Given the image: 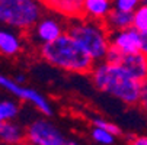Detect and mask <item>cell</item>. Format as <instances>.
Segmentation results:
<instances>
[{"label":"cell","mask_w":147,"mask_h":145,"mask_svg":"<svg viewBox=\"0 0 147 145\" xmlns=\"http://www.w3.org/2000/svg\"><path fill=\"white\" fill-rule=\"evenodd\" d=\"M90 77L98 90L108 93L125 105H138L143 83L131 77L122 65L99 61L90 71Z\"/></svg>","instance_id":"6da1fadb"},{"label":"cell","mask_w":147,"mask_h":145,"mask_svg":"<svg viewBox=\"0 0 147 145\" xmlns=\"http://www.w3.org/2000/svg\"><path fill=\"white\" fill-rule=\"evenodd\" d=\"M39 55L48 64L74 74H90L95 59L66 32L53 42L39 47Z\"/></svg>","instance_id":"7a4b0ae2"},{"label":"cell","mask_w":147,"mask_h":145,"mask_svg":"<svg viewBox=\"0 0 147 145\" xmlns=\"http://www.w3.org/2000/svg\"><path fill=\"white\" fill-rule=\"evenodd\" d=\"M67 33L85 49L95 63L103 61L111 47V32L100 20L79 17L69 20Z\"/></svg>","instance_id":"3957f363"},{"label":"cell","mask_w":147,"mask_h":145,"mask_svg":"<svg viewBox=\"0 0 147 145\" xmlns=\"http://www.w3.org/2000/svg\"><path fill=\"white\" fill-rule=\"evenodd\" d=\"M44 15L39 0H0V22L18 31H29Z\"/></svg>","instance_id":"277c9868"},{"label":"cell","mask_w":147,"mask_h":145,"mask_svg":"<svg viewBox=\"0 0 147 145\" xmlns=\"http://www.w3.org/2000/svg\"><path fill=\"white\" fill-rule=\"evenodd\" d=\"M26 142L31 145H64L66 136L51 120L38 118L26 126Z\"/></svg>","instance_id":"5b68a950"},{"label":"cell","mask_w":147,"mask_h":145,"mask_svg":"<svg viewBox=\"0 0 147 145\" xmlns=\"http://www.w3.org/2000/svg\"><path fill=\"white\" fill-rule=\"evenodd\" d=\"M0 87H3L9 93H12L19 100L31 103V105L36 110H39L42 115H45V116L53 115V106L50 105V102L39 92H36L34 89H29V87H24L22 84L16 83L13 78H9L3 74H0Z\"/></svg>","instance_id":"8992f818"},{"label":"cell","mask_w":147,"mask_h":145,"mask_svg":"<svg viewBox=\"0 0 147 145\" xmlns=\"http://www.w3.org/2000/svg\"><path fill=\"white\" fill-rule=\"evenodd\" d=\"M66 32H67V25H64L63 19L53 15H47L41 17L28 31V35L34 44H38L41 47L44 44L53 42Z\"/></svg>","instance_id":"52a82bcc"},{"label":"cell","mask_w":147,"mask_h":145,"mask_svg":"<svg viewBox=\"0 0 147 145\" xmlns=\"http://www.w3.org/2000/svg\"><path fill=\"white\" fill-rule=\"evenodd\" d=\"M111 47L117 48L124 55H131L141 51V33L134 29L128 28L119 32L111 33Z\"/></svg>","instance_id":"ba28073f"},{"label":"cell","mask_w":147,"mask_h":145,"mask_svg":"<svg viewBox=\"0 0 147 145\" xmlns=\"http://www.w3.org/2000/svg\"><path fill=\"white\" fill-rule=\"evenodd\" d=\"M39 2L44 5L45 9L66 20L83 17L85 0H39Z\"/></svg>","instance_id":"9c48e42d"},{"label":"cell","mask_w":147,"mask_h":145,"mask_svg":"<svg viewBox=\"0 0 147 145\" xmlns=\"http://www.w3.org/2000/svg\"><path fill=\"white\" fill-rule=\"evenodd\" d=\"M121 65L137 81H140V83L147 81V55L143 54L141 51L131 54V55H125Z\"/></svg>","instance_id":"30bf717a"},{"label":"cell","mask_w":147,"mask_h":145,"mask_svg":"<svg viewBox=\"0 0 147 145\" xmlns=\"http://www.w3.org/2000/svg\"><path fill=\"white\" fill-rule=\"evenodd\" d=\"M0 142L5 145H24L26 144V128L7 120L0 126Z\"/></svg>","instance_id":"8fae6325"},{"label":"cell","mask_w":147,"mask_h":145,"mask_svg":"<svg viewBox=\"0 0 147 145\" xmlns=\"http://www.w3.org/2000/svg\"><path fill=\"white\" fill-rule=\"evenodd\" d=\"M114 10V0H85L83 17L103 22Z\"/></svg>","instance_id":"7c38bea8"},{"label":"cell","mask_w":147,"mask_h":145,"mask_svg":"<svg viewBox=\"0 0 147 145\" xmlns=\"http://www.w3.org/2000/svg\"><path fill=\"white\" fill-rule=\"evenodd\" d=\"M103 23H105V26L108 28V31L111 33L133 28V13L114 9L108 15V17L103 20Z\"/></svg>","instance_id":"4fadbf2b"},{"label":"cell","mask_w":147,"mask_h":145,"mask_svg":"<svg viewBox=\"0 0 147 145\" xmlns=\"http://www.w3.org/2000/svg\"><path fill=\"white\" fill-rule=\"evenodd\" d=\"M22 49V41L19 35L12 31L0 29V54L6 57H13Z\"/></svg>","instance_id":"5bb4252c"},{"label":"cell","mask_w":147,"mask_h":145,"mask_svg":"<svg viewBox=\"0 0 147 145\" xmlns=\"http://www.w3.org/2000/svg\"><path fill=\"white\" fill-rule=\"evenodd\" d=\"M19 115V105L15 100H0V118L3 122L15 120Z\"/></svg>","instance_id":"9a60e30c"},{"label":"cell","mask_w":147,"mask_h":145,"mask_svg":"<svg viewBox=\"0 0 147 145\" xmlns=\"http://www.w3.org/2000/svg\"><path fill=\"white\" fill-rule=\"evenodd\" d=\"M90 136L92 139L99 144V145H114L117 142V136L114 134H111L109 131L107 129H102V128H98V126H93L92 131H90Z\"/></svg>","instance_id":"2e32d148"},{"label":"cell","mask_w":147,"mask_h":145,"mask_svg":"<svg viewBox=\"0 0 147 145\" xmlns=\"http://www.w3.org/2000/svg\"><path fill=\"white\" fill-rule=\"evenodd\" d=\"M133 28L137 29L140 33L147 32V6L140 5L133 12Z\"/></svg>","instance_id":"e0dca14e"},{"label":"cell","mask_w":147,"mask_h":145,"mask_svg":"<svg viewBox=\"0 0 147 145\" xmlns=\"http://www.w3.org/2000/svg\"><path fill=\"white\" fill-rule=\"evenodd\" d=\"M92 123H93V126H98V128H102V129L109 131V132H111V134H114L115 136H119V135L122 134L121 128L117 125V123L111 122V120L102 119V118H95V119L92 120Z\"/></svg>","instance_id":"ac0fdd59"},{"label":"cell","mask_w":147,"mask_h":145,"mask_svg":"<svg viewBox=\"0 0 147 145\" xmlns=\"http://www.w3.org/2000/svg\"><path fill=\"white\" fill-rule=\"evenodd\" d=\"M141 5V0H114V9L133 13Z\"/></svg>","instance_id":"d6986e66"},{"label":"cell","mask_w":147,"mask_h":145,"mask_svg":"<svg viewBox=\"0 0 147 145\" xmlns=\"http://www.w3.org/2000/svg\"><path fill=\"white\" fill-rule=\"evenodd\" d=\"M124 58H125V55H124L122 52H119V51H118L117 48H114V47H109L108 54H107V57H105L103 61H108V63H111V64H119V65H121V63L124 61Z\"/></svg>","instance_id":"ffe728a7"},{"label":"cell","mask_w":147,"mask_h":145,"mask_svg":"<svg viewBox=\"0 0 147 145\" xmlns=\"http://www.w3.org/2000/svg\"><path fill=\"white\" fill-rule=\"evenodd\" d=\"M138 105L147 112V81L143 83V87H141V94H140V100H138Z\"/></svg>","instance_id":"44dd1931"},{"label":"cell","mask_w":147,"mask_h":145,"mask_svg":"<svg viewBox=\"0 0 147 145\" xmlns=\"http://www.w3.org/2000/svg\"><path fill=\"white\" fill-rule=\"evenodd\" d=\"M130 145H147V136L140 135V136H131Z\"/></svg>","instance_id":"7402d4cb"},{"label":"cell","mask_w":147,"mask_h":145,"mask_svg":"<svg viewBox=\"0 0 147 145\" xmlns=\"http://www.w3.org/2000/svg\"><path fill=\"white\" fill-rule=\"evenodd\" d=\"M141 52L147 55V32L141 33Z\"/></svg>","instance_id":"603a6c76"},{"label":"cell","mask_w":147,"mask_h":145,"mask_svg":"<svg viewBox=\"0 0 147 145\" xmlns=\"http://www.w3.org/2000/svg\"><path fill=\"white\" fill-rule=\"evenodd\" d=\"M16 83H19V84H22L24 81H26V77L24 76V74H18V76H15V78H13Z\"/></svg>","instance_id":"cb8c5ba5"},{"label":"cell","mask_w":147,"mask_h":145,"mask_svg":"<svg viewBox=\"0 0 147 145\" xmlns=\"http://www.w3.org/2000/svg\"><path fill=\"white\" fill-rule=\"evenodd\" d=\"M64 145H80V144L77 141H73V139H66Z\"/></svg>","instance_id":"d4e9b609"},{"label":"cell","mask_w":147,"mask_h":145,"mask_svg":"<svg viewBox=\"0 0 147 145\" xmlns=\"http://www.w3.org/2000/svg\"><path fill=\"white\" fill-rule=\"evenodd\" d=\"M141 5H146L147 6V0H141Z\"/></svg>","instance_id":"484cf974"},{"label":"cell","mask_w":147,"mask_h":145,"mask_svg":"<svg viewBox=\"0 0 147 145\" xmlns=\"http://www.w3.org/2000/svg\"><path fill=\"white\" fill-rule=\"evenodd\" d=\"M3 123H5V122H3V119H2V118H0V126H2V125H3Z\"/></svg>","instance_id":"4316f807"},{"label":"cell","mask_w":147,"mask_h":145,"mask_svg":"<svg viewBox=\"0 0 147 145\" xmlns=\"http://www.w3.org/2000/svg\"><path fill=\"white\" fill-rule=\"evenodd\" d=\"M24 145H31V144H28V142H26V144H24Z\"/></svg>","instance_id":"83f0119b"}]
</instances>
